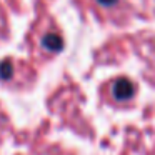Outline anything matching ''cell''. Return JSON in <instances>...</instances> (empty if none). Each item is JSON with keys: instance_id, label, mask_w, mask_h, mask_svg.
<instances>
[{"instance_id": "3", "label": "cell", "mask_w": 155, "mask_h": 155, "mask_svg": "<svg viewBox=\"0 0 155 155\" xmlns=\"http://www.w3.org/2000/svg\"><path fill=\"white\" fill-rule=\"evenodd\" d=\"M100 5H104V7H112V5L117 4V0H97Z\"/></svg>"}, {"instance_id": "2", "label": "cell", "mask_w": 155, "mask_h": 155, "mask_svg": "<svg viewBox=\"0 0 155 155\" xmlns=\"http://www.w3.org/2000/svg\"><path fill=\"white\" fill-rule=\"evenodd\" d=\"M40 45L44 50L50 52V54H55V52H60L62 47H64V40L62 37L57 34V32H47L40 37Z\"/></svg>"}, {"instance_id": "1", "label": "cell", "mask_w": 155, "mask_h": 155, "mask_svg": "<svg viewBox=\"0 0 155 155\" xmlns=\"http://www.w3.org/2000/svg\"><path fill=\"white\" fill-rule=\"evenodd\" d=\"M112 95L115 100H130L135 95V85L128 78L120 77L112 84Z\"/></svg>"}]
</instances>
